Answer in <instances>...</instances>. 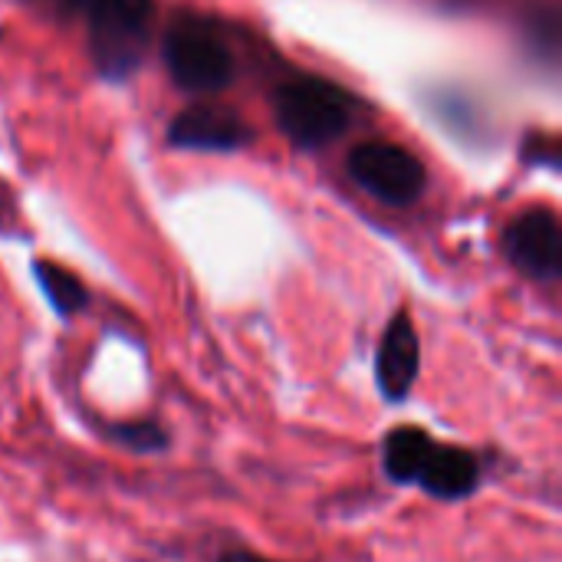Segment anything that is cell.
<instances>
[{"label": "cell", "instance_id": "cell-12", "mask_svg": "<svg viewBox=\"0 0 562 562\" xmlns=\"http://www.w3.org/2000/svg\"><path fill=\"white\" fill-rule=\"evenodd\" d=\"M10 224V198H7V191L0 188V231Z\"/></svg>", "mask_w": 562, "mask_h": 562}, {"label": "cell", "instance_id": "cell-5", "mask_svg": "<svg viewBox=\"0 0 562 562\" xmlns=\"http://www.w3.org/2000/svg\"><path fill=\"white\" fill-rule=\"evenodd\" d=\"M349 175L362 191L379 198L382 204L405 207L422 198L428 175L425 165L402 145L389 142H366L349 155Z\"/></svg>", "mask_w": 562, "mask_h": 562}, {"label": "cell", "instance_id": "cell-8", "mask_svg": "<svg viewBox=\"0 0 562 562\" xmlns=\"http://www.w3.org/2000/svg\"><path fill=\"white\" fill-rule=\"evenodd\" d=\"M171 145L198 151H231L247 142V125L224 105H188L168 128Z\"/></svg>", "mask_w": 562, "mask_h": 562}, {"label": "cell", "instance_id": "cell-3", "mask_svg": "<svg viewBox=\"0 0 562 562\" xmlns=\"http://www.w3.org/2000/svg\"><path fill=\"white\" fill-rule=\"evenodd\" d=\"M89 20V46L95 66L122 79L128 76L145 49L151 20H155V3L151 0H92L89 10L82 13Z\"/></svg>", "mask_w": 562, "mask_h": 562}, {"label": "cell", "instance_id": "cell-1", "mask_svg": "<svg viewBox=\"0 0 562 562\" xmlns=\"http://www.w3.org/2000/svg\"><path fill=\"white\" fill-rule=\"evenodd\" d=\"M382 471L402 487H418L435 501L458 504L481 491L484 461L481 454L438 441L418 425H398L382 441Z\"/></svg>", "mask_w": 562, "mask_h": 562}, {"label": "cell", "instance_id": "cell-11", "mask_svg": "<svg viewBox=\"0 0 562 562\" xmlns=\"http://www.w3.org/2000/svg\"><path fill=\"white\" fill-rule=\"evenodd\" d=\"M214 562H280V560H267L254 550H244V547H231V550H221Z\"/></svg>", "mask_w": 562, "mask_h": 562}, {"label": "cell", "instance_id": "cell-9", "mask_svg": "<svg viewBox=\"0 0 562 562\" xmlns=\"http://www.w3.org/2000/svg\"><path fill=\"white\" fill-rule=\"evenodd\" d=\"M33 277H36L40 290L46 293L49 306L59 316H76L79 310H86L89 293H86V286L79 283L76 273H69V270H63V267H56L49 260H40V263H33Z\"/></svg>", "mask_w": 562, "mask_h": 562}, {"label": "cell", "instance_id": "cell-4", "mask_svg": "<svg viewBox=\"0 0 562 562\" xmlns=\"http://www.w3.org/2000/svg\"><path fill=\"white\" fill-rule=\"evenodd\" d=\"M165 63L171 79L188 92H217L234 79V56L221 33L204 20L184 16L165 36Z\"/></svg>", "mask_w": 562, "mask_h": 562}, {"label": "cell", "instance_id": "cell-10", "mask_svg": "<svg viewBox=\"0 0 562 562\" xmlns=\"http://www.w3.org/2000/svg\"><path fill=\"white\" fill-rule=\"evenodd\" d=\"M109 435L125 445L135 454H148V451H161L168 445V435L158 422H132V425H112Z\"/></svg>", "mask_w": 562, "mask_h": 562}, {"label": "cell", "instance_id": "cell-2", "mask_svg": "<svg viewBox=\"0 0 562 562\" xmlns=\"http://www.w3.org/2000/svg\"><path fill=\"white\" fill-rule=\"evenodd\" d=\"M273 112L290 142L300 148H319L346 132L352 119V99L339 86L306 76L277 89Z\"/></svg>", "mask_w": 562, "mask_h": 562}, {"label": "cell", "instance_id": "cell-13", "mask_svg": "<svg viewBox=\"0 0 562 562\" xmlns=\"http://www.w3.org/2000/svg\"><path fill=\"white\" fill-rule=\"evenodd\" d=\"M59 3H63L66 10H72V13H86L92 0H59Z\"/></svg>", "mask_w": 562, "mask_h": 562}, {"label": "cell", "instance_id": "cell-6", "mask_svg": "<svg viewBox=\"0 0 562 562\" xmlns=\"http://www.w3.org/2000/svg\"><path fill=\"white\" fill-rule=\"evenodd\" d=\"M507 257L533 280H557L562 273V234L553 211H527L504 234Z\"/></svg>", "mask_w": 562, "mask_h": 562}, {"label": "cell", "instance_id": "cell-7", "mask_svg": "<svg viewBox=\"0 0 562 562\" xmlns=\"http://www.w3.org/2000/svg\"><path fill=\"white\" fill-rule=\"evenodd\" d=\"M422 372V342L408 310H398L385 326L375 352V382L385 402H405Z\"/></svg>", "mask_w": 562, "mask_h": 562}]
</instances>
